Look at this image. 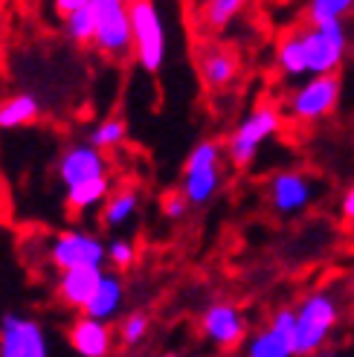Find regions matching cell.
Listing matches in <instances>:
<instances>
[{"label":"cell","mask_w":354,"mask_h":357,"mask_svg":"<svg viewBox=\"0 0 354 357\" xmlns=\"http://www.w3.org/2000/svg\"><path fill=\"white\" fill-rule=\"evenodd\" d=\"M343 302L337 291H311L293 308V351L296 357H316L328 346L334 328L340 326Z\"/></svg>","instance_id":"1"},{"label":"cell","mask_w":354,"mask_h":357,"mask_svg":"<svg viewBox=\"0 0 354 357\" xmlns=\"http://www.w3.org/2000/svg\"><path fill=\"white\" fill-rule=\"evenodd\" d=\"M128 21L134 35V59L139 70L157 76L169 59V24L157 0H131Z\"/></svg>","instance_id":"2"},{"label":"cell","mask_w":354,"mask_h":357,"mask_svg":"<svg viewBox=\"0 0 354 357\" xmlns=\"http://www.w3.org/2000/svg\"><path fill=\"white\" fill-rule=\"evenodd\" d=\"M282 111L276 105H259L247 116H241V122L233 128V134L224 142V154L236 169H247L259 157L261 146L268 139H273L282 128Z\"/></svg>","instance_id":"3"},{"label":"cell","mask_w":354,"mask_h":357,"mask_svg":"<svg viewBox=\"0 0 354 357\" xmlns=\"http://www.w3.org/2000/svg\"><path fill=\"white\" fill-rule=\"evenodd\" d=\"M105 247L108 241H102L93 229L84 227H70L52 236L47 247V259L56 271H73V267H105Z\"/></svg>","instance_id":"4"},{"label":"cell","mask_w":354,"mask_h":357,"mask_svg":"<svg viewBox=\"0 0 354 357\" xmlns=\"http://www.w3.org/2000/svg\"><path fill=\"white\" fill-rule=\"evenodd\" d=\"M340 102V76H308L288 96V116L299 125H314L334 114Z\"/></svg>","instance_id":"5"},{"label":"cell","mask_w":354,"mask_h":357,"mask_svg":"<svg viewBox=\"0 0 354 357\" xmlns=\"http://www.w3.org/2000/svg\"><path fill=\"white\" fill-rule=\"evenodd\" d=\"M49 334L41 319L21 311L0 314V357H49Z\"/></svg>","instance_id":"6"},{"label":"cell","mask_w":354,"mask_h":357,"mask_svg":"<svg viewBox=\"0 0 354 357\" xmlns=\"http://www.w3.org/2000/svg\"><path fill=\"white\" fill-rule=\"evenodd\" d=\"M302 41H305V56H308V76L337 73L348 52V32L343 21L308 26L302 29Z\"/></svg>","instance_id":"7"},{"label":"cell","mask_w":354,"mask_h":357,"mask_svg":"<svg viewBox=\"0 0 354 357\" xmlns=\"http://www.w3.org/2000/svg\"><path fill=\"white\" fill-rule=\"evenodd\" d=\"M96 9V35L93 47L105 59L125 61L134 56V35L128 21V6L122 3H93Z\"/></svg>","instance_id":"8"},{"label":"cell","mask_w":354,"mask_h":357,"mask_svg":"<svg viewBox=\"0 0 354 357\" xmlns=\"http://www.w3.org/2000/svg\"><path fill=\"white\" fill-rule=\"evenodd\" d=\"M108 157L105 151H99L91 142H70V146L59 154V163H56V174L64 189H73L79 183L87 181H99V177H108Z\"/></svg>","instance_id":"9"},{"label":"cell","mask_w":354,"mask_h":357,"mask_svg":"<svg viewBox=\"0 0 354 357\" xmlns=\"http://www.w3.org/2000/svg\"><path fill=\"white\" fill-rule=\"evenodd\" d=\"M201 334L218 349H236L247 337V319L236 302H209L201 314Z\"/></svg>","instance_id":"10"},{"label":"cell","mask_w":354,"mask_h":357,"mask_svg":"<svg viewBox=\"0 0 354 357\" xmlns=\"http://www.w3.org/2000/svg\"><path fill=\"white\" fill-rule=\"evenodd\" d=\"M314 198H316V183L296 169L276 172L268 181V201L279 215H299V212H305L314 204Z\"/></svg>","instance_id":"11"},{"label":"cell","mask_w":354,"mask_h":357,"mask_svg":"<svg viewBox=\"0 0 354 357\" xmlns=\"http://www.w3.org/2000/svg\"><path fill=\"white\" fill-rule=\"evenodd\" d=\"M244 357H296L293 351V308L273 311L270 323L247 337Z\"/></svg>","instance_id":"12"},{"label":"cell","mask_w":354,"mask_h":357,"mask_svg":"<svg viewBox=\"0 0 354 357\" xmlns=\"http://www.w3.org/2000/svg\"><path fill=\"white\" fill-rule=\"evenodd\" d=\"M67 340H70V349L79 357H111L116 337H114L111 323H102V319L79 314L73 323H70Z\"/></svg>","instance_id":"13"},{"label":"cell","mask_w":354,"mask_h":357,"mask_svg":"<svg viewBox=\"0 0 354 357\" xmlns=\"http://www.w3.org/2000/svg\"><path fill=\"white\" fill-rule=\"evenodd\" d=\"M105 276V267H73V271H61L56 282V296L64 308L84 311V305L96 294V284Z\"/></svg>","instance_id":"14"},{"label":"cell","mask_w":354,"mask_h":357,"mask_svg":"<svg viewBox=\"0 0 354 357\" xmlns=\"http://www.w3.org/2000/svg\"><path fill=\"white\" fill-rule=\"evenodd\" d=\"M125 299H128L125 279H122L116 271H105L102 282L96 284V294L91 296V302L84 305L82 314L102 319V323H114V319L122 314V308H125Z\"/></svg>","instance_id":"15"},{"label":"cell","mask_w":354,"mask_h":357,"mask_svg":"<svg viewBox=\"0 0 354 357\" xmlns=\"http://www.w3.org/2000/svg\"><path fill=\"white\" fill-rule=\"evenodd\" d=\"M198 73L201 82L212 91H224L238 79V56L229 47L209 44L198 56Z\"/></svg>","instance_id":"16"},{"label":"cell","mask_w":354,"mask_h":357,"mask_svg":"<svg viewBox=\"0 0 354 357\" xmlns=\"http://www.w3.org/2000/svg\"><path fill=\"white\" fill-rule=\"evenodd\" d=\"M38 116H41V99L29 91L12 93L0 102V131L26 128V125H32Z\"/></svg>","instance_id":"17"},{"label":"cell","mask_w":354,"mask_h":357,"mask_svg":"<svg viewBox=\"0 0 354 357\" xmlns=\"http://www.w3.org/2000/svg\"><path fill=\"white\" fill-rule=\"evenodd\" d=\"M139 204H143V198H139V192L134 186L114 189L108 195V201L102 204V227L105 229H122V227H128L137 218Z\"/></svg>","instance_id":"18"},{"label":"cell","mask_w":354,"mask_h":357,"mask_svg":"<svg viewBox=\"0 0 354 357\" xmlns=\"http://www.w3.org/2000/svg\"><path fill=\"white\" fill-rule=\"evenodd\" d=\"M224 174L221 166L215 169H198V172H183V183L180 192L189 201V206H206L209 201H215V195L221 192Z\"/></svg>","instance_id":"19"},{"label":"cell","mask_w":354,"mask_h":357,"mask_svg":"<svg viewBox=\"0 0 354 357\" xmlns=\"http://www.w3.org/2000/svg\"><path fill=\"white\" fill-rule=\"evenodd\" d=\"M276 67L282 79L296 82V79H305L308 76V56H305V41H302V32H291L279 41L276 47Z\"/></svg>","instance_id":"20"},{"label":"cell","mask_w":354,"mask_h":357,"mask_svg":"<svg viewBox=\"0 0 354 357\" xmlns=\"http://www.w3.org/2000/svg\"><path fill=\"white\" fill-rule=\"evenodd\" d=\"M111 192H114V186H111V174H108V177H99V181H87L73 189H64V204L70 212L84 215V212L102 209V204L108 201Z\"/></svg>","instance_id":"21"},{"label":"cell","mask_w":354,"mask_h":357,"mask_svg":"<svg viewBox=\"0 0 354 357\" xmlns=\"http://www.w3.org/2000/svg\"><path fill=\"white\" fill-rule=\"evenodd\" d=\"M247 3H250V0H203L201 17H203L206 29L221 32V29H226L247 9Z\"/></svg>","instance_id":"22"},{"label":"cell","mask_w":354,"mask_h":357,"mask_svg":"<svg viewBox=\"0 0 354 357\" xmlns=\"http://www.w3.org/2000/svg\"><path fill=\"white\" fill-rule=\"evenodd\" d=\"M125 139H128V122L119 119V116H108V119L96 122L93 128H91V137H87V142L96 146L99 151L119 149Z\"/></svg>","instance_id":"23"},{"label":"cell","mask_w":354,"mask_h":357,"mask_svg":"<svg viewBox=\"0 0 354 357\" xmlns=\"http://www.w3.org/2000/svg\"><path fill=\"white\" fill-rule=\"evenodd\" d=\"M61 24H64V35L73 44H79V47L93 44V35H96V9H93V3L73 12V15H67Z\"/></svg>","instance_id":"24"},{"label":"cell","mask_w":354,"mask_h":357,"mask_svg":"<svg viewBox=\"0 0 354 357\" xmlns=\"http://www.w3.org/2000/svg\"><path fill=\"white\" fill-rule=\"evenodd\" d=\"M351 9H354V0H308L305 15L311 26H320V24L343 21Z\"/></svg>","instance_id":"25"},{"label":"cell","mask_w":354,"mask_h":357,"mask_svg":"<svg viewBox=\"0 0 354 357\" xmlns=\"http://www.w3.org/2000/svg\"><path fill=\"white\" fill-rule=\"evenodd\" d=\"M148 331H151V317L146 311H131V314L122 317V323L116 328V337H119L122 346L137 349L139 343L148 340Z\"/></svg>","instance_id":"26"},{"label":"cell","mask_w":354,"mask_h":357,"mask_svg":"<svg viewBox=\"0 0 354 357\" xmlns=\"http://www.w3.org/2000/svg\"><path fill=\"white\" fill-rule=\"evenodd\" d=\"M221 157H224V146H218L215 139H201L186 157V166L183 172H198V169H215L221 166Z\"/></svg>","instance_id":"27"},{"label":"cell","mask_w":354,"mask_h":357,"mask_svg":"<svg viewBox=\"0 0 354 357\" xmlns=\"http://www.w3.org/2000/svg\"><path fill=\"white\" fill-rule=\"evenodd\" d=\"M137 261V244L131 238H111L105 247V264H111L114 271H128Z\"/></svg>","instance_id":"28"},{"label":"cell","mask_w":354,"mask_h":357,"mask_svg":"<svg viewBox=\"0 0 354 357\" xmlns=\"http://www.w3.org/2000/svg\"><path fill=\"white\" fill-rule=\"evenodd\" d=\"M189 209H192V206H189V201L183 198V192H171V195H166V198H163V215H166L169 221L186 218Z\"/></svg>","instance_id":"29"},{"label":"cell","mask_w":354,"mask_h":357,"mask_svg":"<svg viewBox=\"0 0 354 357\" xmlns=\"http://www.w3.org/2000/svg\"><path fill=\"white\" fill-rule=\"evenodd\" d=\"M91 3H93V0H52V9H56V15L64 21L67 15H73V12L84 9V6H91Z\"/></svg>","instance_id":"30"},{"label":"cell","mask_w":354,"mask_h":357,"mask_svg":"<svg viewBox=\"0 0 354 357\" xmlns=\"http://www.w3.org/2000/svg\"><path fill=\"white\" fill-rule=\"evenodd\" d=\"M340 215H343L346 224H354V183L346 189L343 201H340Z\"/></svg>","instance_id":"31"},{"label":"cell","mask_w":354,"mask_h":357,"mask_svg":"<svg viewBox=\"0 0 354 357\" xmlns=\"http://www.w3.org/2000/svg\"><path fill=\"white\" fill-rule=\"evenodd\" d=\"M93 3H122V6H128L131 0H93Z\"/></svg>","instance_id":"32"},{"label":"cell","mask_w":354,"mask_h":357,"mask_svg":"<svg viewBox=\"0 0 354 357\" xmlns=\"http://www.w3.org/2000/svg\"><path fill=\"white\" fill-rule=\"evenodd\" d=\"M316 357H343V354H337V351H325V354H316Z\"/></svg>","instance_id":"33"},{"label":"cell","mask_w":354,"mask_h":357,"mask_svg":"<svg viewBox=\"0 0 354 357\" xmlns=\"http://www.w3.org/2000/svg\"><path fill=\"white\" fill-rule=\"evenodd\" d=\"M160 357H183L180 351H166V354H160Z\"/></svg>","instance_id":"34"}]
</instances>
